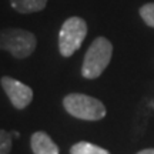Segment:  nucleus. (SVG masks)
<instances>
[{"label":"nucleus","mask_w":154,"mask_h":154,"mask_svg":"<svg viewBox=\"0 0 154 154\" xmlns=\"http://www.w3.org/2000/svg\"><path fill=\"white\" fill-rule=\"evenodd\" d=\"M113 54V44L106 37H97L93 40L86 51L82 66V76L93 80L103 74L106 67L110 64Z\"/></svg>","instance_id":"obj_1"},{"label":"nucleus","mask_w":154,"mask_h":154,"mask_svg":"<svg viewBox=\"0 0 154 154\" xmlns=\"http://www.w3.org/2000/svg\"><path fill=\"white\" fill-rule=\"evenodd\" d=\"M63 106L70 116L87 121L104 119L106 107L99 99L82 93H70L63 99Z\"/></svg>","instance_id":"obj_2"},{"label":"nucleus","mask_w":154,"mask_h":154,"mask_svg":"<svg viewBox=\"0 0 154 154\" xmlns=\"http://www.w3.org/2000/svg\"><path fill=\"white\" fill-rule=\"evenodd\" d=\"M36 46L37 38L32 32L14 27L0 30V50L9 51L16 59H26L33 54Z\"/></svg>","instance_id":"obj_3"},{"label":"nucleus","mask_w":154,"mask_h":154,"mask_svg":"<svg viewBox=\"0 0 154 154\" xmlns=\"http://www.w3.org/2000/svg\"><path fill=\"white\" fill-rule=\"evenodd\" d=\"M87 36V23L82 17H70L63 23L59 34V50L63 57H70L80 49Z\"/></svg>","instance_id":"obj_4"},{"label":"nucleus","mask_w":154,"mask_h":154,"mask_svg":"<svg viewBox=\"0 0 154 154\" xmlns=\"http://www.w3.org/2000/svg\"><path fill=\"white\" fill-rule=\"evenodd\" d=\"M0 84H2L5 93L7 94V97H9V100H10V103L13 104L14 109L23 110V109H26L32 103V100H33V90L29 86H26L24 83L19 82V80L13 79V77L5 76L2 77Z\"/></svg>","instance_id":"obj_5"},{"label":"nucleus","mask_w":154,"mask_h":154,"mask_svg":"<svg viewBox=\"0 0 154 154\" xmlns=\"http://www.w3.org/2000/svg\"><path fill=\"white\" fill-rule=\"evenodd\" d=\"M30 146L34 154H59L57 144L44 131L34 133L30 138Z\"/></svg>","instance_id":"obj_6"},{"label":"nucleus","mask_w":154,"mask_h":154,"mask_svg":"<svg viewBox=\"0 0 154 154\" xmlns=\"http://www.w3.org/2000/svg\"><path fill=\"white\" fill-rule=\"evenodd\" d=\"M11 7L19 13H36L47 6V0H10Z\"/></svg>","instance_id":"obj_7"},{"label":"nucleus","mask_w":154,"mask_h":154,"mask_svg":"<svg viewBox=\"0 0 154 154\" xmlns=\"http://www.w3.org/2000/svg\"><path fill=\"white\" fill-rule=\"evenodd\" d=\"M70 154H110V151L87 141H79L74 146H72Z\"/></svg>","instance_id":"obj_8"},{"label":"nucleus","mask_w":154,"mask_h":154,"mask_svg":"<svg viewBox=\"0 0 154 154\" xmlns=\"http://www.w3.org/2000/svg\"><path fill=\"white\" fill-rule=\"evenodd\" d=\"M140 16L147 26L154 27V3H146L144 6H141L140 7Z\"/></svg>","instance_id":"obj_9"},{"label":"nucleus","mask_w":154,"mask_h":154,"mask_svg":"<svg viewBox=\"0 0 154 154\" xmlns=\"http://www.w3.org/2000/svg\"><path fill=\"white\" fill-rule=\"evenodd\" d=\"M11 150V134L0 128V154H10Z\"/></svg>","instance_id":"obj_10"},{"label":"nucleus","mask_w":154,"mask_h":154,"mask_svg":"<svg viewBox=\"0 0 154 154\" xmlns=\"http://www.w3.org/2000/svg\"><path fill=\"white\" fill-rule=\"evenodd\" d=\"M137 154H154V149H144V150H140Z\"/></svg>","instance_id":"obj_11"},{"label":"nucleus","mask_w":154,"mask_h":154,"mask_svg":"<svg viewBox=\"0 0 154 154\" xmlns=\"http://www.w3.org/2000/svg\"><path fill=\"white\" fill-rule=\"evenodd\" d=\"M10 134H11V136H13V137H19V136H20V134H19V133H17V131H11Z\"/></svg>","instance_id":"obj_12"}]
</instances>
